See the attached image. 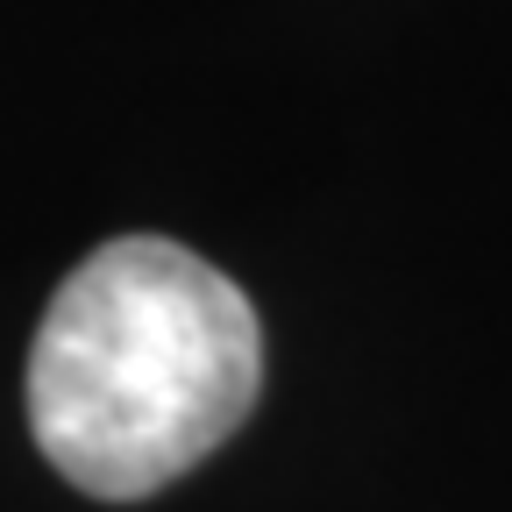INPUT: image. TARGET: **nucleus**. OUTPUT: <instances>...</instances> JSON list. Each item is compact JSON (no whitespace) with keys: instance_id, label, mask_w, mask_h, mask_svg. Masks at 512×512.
Returning a JSON list of instances; mask_svg holds the SVG:
<instances>
[{"instance_id":"f257e3e1","label":"nucleus","mask_w":512,"mask_h":512,"mask_svg":"<svg viewBox=\"0 0 512 512\" xmlns=\"http://www.w3.org/2000/svg\"><path fill=\"white\" fill-rule=\"evenodd\" d=\"M264 328L171 235H114L57 285L29 349V427L93 498H150L249 420Z\"/></svg>"}]
</instances>
